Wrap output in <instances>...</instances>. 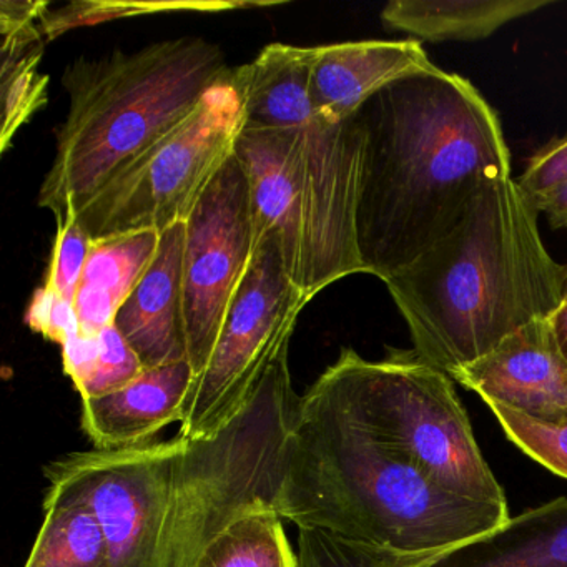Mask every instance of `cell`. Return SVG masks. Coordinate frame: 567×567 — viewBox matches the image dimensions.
<instances>
[{"mask_svg":"<svg viewBox=\"0 0 567 567\" xmlns=\"http://www.w3.org/2000/svg\"><path fill=\"white\" fill-rule=\"evenodd\" d=\"M158 241L161 234L154 230L94 240L74 301L82 334L94 337L114 324L115 315L151 268Z\"/></svg>","mask_w":567,"mask_h":567,"instance_id":"19","label":"cell"},{"mask_svg":"<svg viewBox=\"0 0 567 567\" xmlns=\"http://www.w3.org/2000/svg\"><path fill=\"white\" fill-rule=\"evenodd\" d=\"M410 567H567V497L509 516L489 534Z\"/></svg>","mask_w":567,"mask_h":567,"instance_id":"17","label":"cell"},{"mask_svg":"<svg viewBox=\"0 0 567 567\" xmlns=\"http://www.w3.org/2000/svg\"><path fill=\"white\" fill-rule=\"evenodd\" d=\"M317 48L270 44L248 64L231 69L247 131H293L318 117L311 101Z\"/></svg>","mask_w":567,"mask_h":567,"instance_id":"16","label":"cell"},{"mask_svg":"<svg viewBox=\"0 0 567 567\" xmlns=\"http://www.w3.org/2000/svg\"><path fill=\"white\" fill-rule=\"evenodd\" d=\"M434 64L420 41H358L317 48L311 101L318 117L344 121L386 85Z\"/></svg>","mask_w":567,"mask_h":567,"instance_id":"14","label":"cell"},{"mask_svg":"<svg viewBox=\"0 0 567 567\" xmlns=\"http://www.w3.org/2000/svg\"><path fill=\"white\" fill-rule=\"evenodd\" d=\"M537 214L513 177L491 182L441 240L384 281L431 367L453 377L563 307L564 268Z\"/></svg>","mask_w":567,"mask_h":567,"instance_id":"3","label":"cell"},{"mask_svg":"<svg viewBox=\"0 0 567 567\" xmlns=\"http://www.w3.org/2000/svg\"><path fill=\"white\" fill-rule=\"evenodd\" d=\"M224 51L202 38L81 58L65 68L69 112L39 190L55 220L82 210L124 168L171 134L231 74Z\"/></svg>","mask_w":567,"mask_h":567,"instance_id":"4","label":"cell"},{"mask_svg":"<svg viewBox=\"0 0 567 567\" xmlns=\"http://www.w3.org/2000/svg\"><path fill=\"white\" fill-rule=\"evenodd\" d=\"M92 244L94 238L82 227L78 215L69 214L58 218V231L52 245L44 287L74 303Z\"/></svg>","mask_w":567,"mask_h":567,"instance_id":"26","label":"cell"},{"mask_svg":"<svg viewBox=\"0 0 567 567\" xmlns=\"http://www.w3.org/2000/svg\"><path fill=\"white\" fill-rule=\"evenodd\" d=\"M25 324L45 340L64 347L69 340L81 334L74 303L59 297L48 287H39L25 310Z\"/></svg>","mask_w":567,"mask_h":567,"instance_id":"27","label":"cell"},{"mask_svg":"<svg viewBox=\"0 0 567 567\" xmlns=\"http://www.w3.org/2000/svg\"><path fill=\"white\" fill-rule=\"evenodd\" d=\"M184 437L72 453L44 467L51 486L78 496L101 524L112 567H155Z\"/></svg>","mask_w":567,"mask_h":567,"instance_id":"10","label":"cell"},{"mask_svg":"<svg viewBox=\"0 0 567 567\" xmlns=\"http://www.w3.org/2000/svg\"><path fill=\"white\" fill-rule=\"evenodd\" d=\"M49 4L11 2L0 4L2 32V128L0 152L8 151L22 125L48 104L49 78L39 72L48 38L42 28Z\"/></svg>","mask_w":567,"mask_h":567,"instance_id":"18","label":"cell"},{"mask_svg":"<svg viewBox=\"0 0 567 567\" xmlns=\"http://www.w3.org/2000/svg\"><path fill=\"white\" fill-rule=\"evenodd\" d=\"M245 109L231 74L205 94L194 112L151 151L132 162L82 210L94 240L187 221L195 205L235 155Z\"/></svg>","mask_w":567,"mask_h":567,"instance_id":"8","label":"cell"},{"mask_svg":"<svg viewBox=\"0 0 567 567\" xmlns=\"http://www.w3.org/2000/svg\"><path fill=\"white\" fill-rule=\"evenodd\" d=\"M550 4V0H391L381 22L423 41L474 42Z\"/></svg>","mask_w":567,"mask_h":567,"instance_id":"20","label":"cell"},{"mask_svg":"<svg viewBox=\"0 0 567 567\" xmlns=\"http://www.w3.org/2000/svg\"><path fill=\"white\" fill-rule=\"evenodd\" d=\"M451 378L474 391L486 406L501 404L543 421L567 417V360L549 318L514 331Z\"/></svg>","mask_w":567,"mask_h":567,"instance_id":"12","label":"cell"},{"mask_svg":"<svg viewBox=\"0 0 567 567\" xmlns=\"http://www.w3.org/2000/svg\"><path fill=\"white\" fill-rule=\"evenodd\" d=\"M364 137L358 115L317 117L293 131H247L235 155L250 188L257 244L277 235L290 280L313 300L364 274L357 210Z\"/></svg>","mask_w":567,"mask_h":567,"instance_id":"5","label":"cell"},{"mask_svg":"<svg viewBox=\"0 0 567 567\" xmlns=\"http://www.w3.org/2000/svg\"><path fill=\"white\" fill-rule=\"evenodd\" d=\"M504 434L523 453L567 480V417L543 421L501 404H487Z\"/></svg>","mask_w":567,"mask_h":567,"instance_id":"23","label":"cell"},{"mask_svg":"<svg viewBox=\"0 0 567 567\" xmlns=\"http://www.w3.org/2000/svg\"><path fill=\"white\" fill-rule=\"evenodd\" d=\"M564 268V303L567 301V261L563 265Z\"/></svg>","mask_w":567,"mask_h":567,"instance_id":"31","label":"cell"},{"mask_svg":"<svg viewBox=\"0 0 567 567\" xmlns=\"http://www.w3.org/2000/svg\"><path fill=\"white\" fill-rule=\"evenodd\" d=\"M194 567H298L280 514L258 504L231 520L202 550Z\"/></svg>","mask_w":567,"mask_h":567,"instance_id":"22","label":"cell"},{"mask_svg":"<svg viewBox=\"0 0 567 567\" xmlns=\"http://www.w3.org/2000/svg\"><path fill=\"white\" fill-rule=\"evenodd\" d=\"M255 250L250 188L234 155L185 221V328L195 378L210 361Z\"/></svg>","mask_w":567,"mask_h":567,"instance_id":"11","label":"cell"},{"mask_svg":"<svg viewBox=\"0 0 567 567\" xmlns=\"http://www.w3.org/2000/svg\"><path fill=\"white\" fill-rule=\"evenodd\" d=\"M321 377L388 446L416 464L441 489L507 506L474 437L453 378L416 351L388 350L380 361L343 348Z\"/></svg>","mask_w":567,"mask_h":567,"instance_id":"7","label":"cell"},{"mask_svg":"<svg viewBox=\"0 0 567 567\" xmlns=\"http://www.w3.org/2000/svg\"><path fill=\"white\" fill-rule=\"evenodd\" d=\"M194 381L188 360L148 368L115 393L82 400V430L95 450L148 443L168 424L181 423Z\"/></svg>","mask_w":567,"mask_h":567,"instance_id":"15","label":"cell"},{"mask_svg":"<svg viewBox=\"0 0 567 567\" xmlns=\"http://www.w3.org/2000/svg\"><path fill=\"white\" fill-rule=\"evenodd\" d=\"M275 509L298 529L414 559L463 546L509 519L507 506L441 489L323 377L301 396Z\"/></svg>","mask_w":567,"mask_h":567,"instance_id":"2","label":"cell"},{"mask_svg":"<svg viewBox=\"0 0 567 567\" xmlns=\"http://www.w3.org/2000/svg\"><path fill=\"white\" fill-rule=\"evenodd\" d=\"M567 181V135L550 141L527 162L517 184L533 198Z\"/></svg>","mask_w":567,"mask_h":567,"instance_id":"28","label":"cell"},{"mask_svg":"<svg viewBox=\"0 0 567 567\" xmlns=\"http://www.w3.org/2000/svg\"><path fill=\"white\" fill-rule=\"evenodd\" d=\"M549 321L557 344H559L560 351L567 360V301L549 318Z\"/></svg>","mask_w":567,"mask_h":567,"instance_id":"30","label":"cell"},{"mask_svg":"<svg viewBox=\"0 0 567 567\" xmlns=\"http://www.w3.org/2000/svg\"><path fill=\"white\" fill-rule=\"evenodd\" d=\"M185 221L162 231L157 255L114 327L145 370L188 360L184 291Z\"/></svg>","mask_w":567,"mask_h":567,"instance_id":"13","label":"cell"},{"mask_svg":"<svg viewBox=\"0 0 567 567\" xmlns=\"http://www.w3.org/2000/svg\"><path fill=\"white\" fill-rule=\"evenodd\" d=\"M308 303L307 295L285 270L277 235H265L231 301L210 361L188 391L178 436H215L244 410L265 371L290 344Z\"/></svg>","mask_w":567,"mask_h":567,"instance_id":"9","label":"cell"},{"mask_svg":"<svg viewBox=\"0 0 567 567\" xmlns=\"http://www.w3.org/2000/svg\"><path fill=\"white\" fill-rule=\"evenodd\" d=\"M357 238L364 274L386 281L454 227L477 192L511 175L503 127L466 79L414 72L368 99Z\"/></svg>","mask_w":567,"mask_h":567,"instance_id":"1","label":"cell"},{"mask_svg":"<svg viewBox=\"0 0 567 567\" xmlns=\"http://www.w3.org/2000/svg\"><path fill=\"white\" fill-rule=\"evenodd\" d=\"M539 214L546 215L550 227L567 228V181L560 182L556 187L529 198Z\"/></svg>","mask_w":567,"mask_h":567,"instance_id":"29","label":"cell"},{"mask_svg":"<svg viewBox=\"0 0 567 567\" xmlns=\"http://www.w3.org/2000/svg\"><path fill=\"white\" fill-rule=\"evenodd\" d=\"M97 357L92 364L91 373L78 388L82 400L115 393L128 386L145 371L141 358L114 324L97 333Z\"/></svg>","mask_w":567,"mask_h":567,"instance_id":"25","label":"cell"},{"mask_svg":"<svg viewBox=\"0 0 567 567\" xmlns=\"http://www.w3.org/2000/svg\"><path fill=\"white\" fill-rule=\"evenodd\" d=\"M298 567H410L424 559L348 543L324 530L298 529Z\"/></svg>","mask_w":567,"mask_h":567,"instance_id":"24","label":"cell"},{"mask_svg":"<svg viewBox=\"0 0 567 567\" xmlns=\"http://www.w3.org/2000/svg\"><path fill=\"white\" fill-rule=\"evenodd\" d=\"M44 511L24 567H112L104 530L78 496L49 486Z\"/></svg>","mask_w":567,"mask_h":567,"instance_id":"21","label":"cell"},{"mask_svg":"<svg viewBox=\"0 0 567 567\" xmlns=\"http://www.w3.org/2000/svg\"><path fill=\"white\" fill-rule=\"evenodd\" d=\"M288 350L290 344L224 430L204 440L184 437L155 567H194L208 543L245 511L275 507L301 401Z\"/></svg>","mask_w":567,"mask_h":567,"instance_id":"6","label":"cell"}]
</instances>
